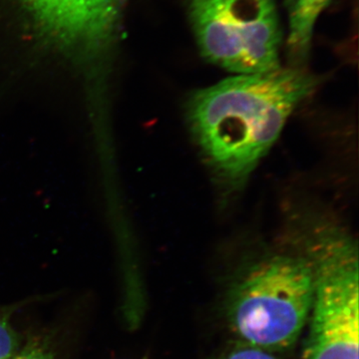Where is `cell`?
Masks as SVG:
<instances>
[{
	"instance_id": "cell-1",
	"label": "cell",
	"mask_w": 359,
	"mask_h": 359,
	"mask_svg": "<svg viewBox=\"0 0 359 359\" xmlns=\"http://www.w3.org/2000/svg\"><path fill=\"white\" fill-rule=\"evenodd\" d=\"M320 84L304 67L238 74L197 90L186 102L194 143L217 188L240 192L294 111Z\"/></svg>"
},
{
	"instance_id": "cell-2",
	"label": "cell",
	"mask_w": 359,
	"mask_h": 359,
	"mask_svg": "<svg viewBox=\"0 0 359 359\" xmlns=\"http://www.w3.org/2000/svg\"><path fill=\"white\" fill-rule=\"evenodd\" d=\"M313 295V268L301 250L271 252L252 262L233 285L226 318L242 344L287 351L308 323Z\"/></svg>"
},
{
	"instance_id": "cell-3",
	"label": "cell",
	"mask_w": 359,
	"mask_h": 359,
	"mask_svg": "<svg viewBox=\"0 0 359 359\" xmlns=\"http://www.w3.org/2000/svg\"><path fill=\"white\" fill-rule=\"evenodd\" d=\"M301 252L314 276L304 359H358V245L342 226L316 222Z\"/></svg>"
},
{
	"instance_id": "cell-4",
	"label": "cell",
	"mask_w": 359,
	"mask_h": 359,
	"mask_svg": "<svg viewBox=\"0 0 359 359\" xmlns=\"http://www.w3.org/2000/svg\"><path fill=\"white\" fill-rule=\"evenodd\" d=\"M201 54L212 65L255 74L280 67L275 0H186Z\"/></svg>"
},
{
	"instance_id": "cell-5",
	"label": "cell",
	"mask_w": 359,
	"mask_h": 359,
	"mask_svg": "<svg viewBox=\"0 0 359 359\" xmlns=\"http://www.w3.org/2000/svg\"><path fill=\"white\" fill-rule=\"evenodd\" d=\"M40 30L82 53L102 50L114 37L122 0H22Z\"/></svg>"
},
{
	"instance_id": "cell-6",
	"label": "cell",
	"mask_w": 359,
	"mask_h": 359,
	"mask_svg": "<svg viewBox=\"0 0 359 359\" xmlns=\"http://www.w3.org/2000/svg\"><path fill=\"white\" fill-rule=\"evenodd\" d=\"M330 0H285L289 13L287 55L290 65L304 67L311 52L314 26Z\"/></svg>"
},
{
	"instance_id": "cell-7",
	"label": "cell",
	"mask_w": 359,
	"mask_h": 359,
	"mask_svg": "<svg viewBox=\"0 0 359 359\" xmlns=\"http://www.w3.org/2000/svg\"><path fill=\"white\" fill-rule=\"evenodd\" d=\"M20 347L18 332L9 323L6 314L0 311V359L11 358Z\"/></svg>"
},
{
	"instance_id": "cell-8",
	"label": "cell",
	"mask_w": 359,
	"mask_h": 359,
	"mask_svg": "<svg viewBox=\"0 0 359 359\" xmlns=\"http://www.w3.org/2000/svg\"><path fill=\"white\" fill-rule=\"evenodd\" d=\"M4 359H53L47 344L39 339H30L25 346H21L18 353Z\"/></svg>"
},
{
	"instance_id": "cell-9",
	"label": "cell",
	"mask_w": 359,
	"mask_h": 359,
	"mask_svg": "<svg viewBox=\"0 0 359 359\" xmlns=\"http://www.w3.org/2000/svg\"><path fill=\"white\" fill-rule=\"evenodd\" d=\"M216 359H276L275 356L268 351L257 347L241 344L240 346L229 349L226 353H222Z\"/></svg>"
}]
</instances>
